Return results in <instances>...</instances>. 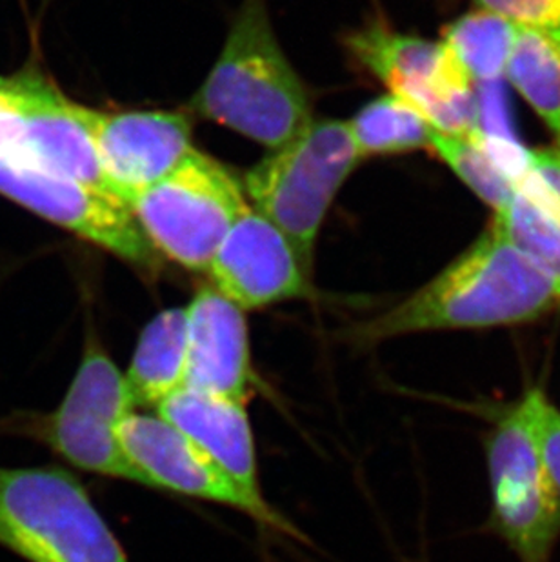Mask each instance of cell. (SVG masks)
<instances>
[{
	"instance_id": "obj_1",
	"label": "cell",
	"mask_w": 560,
	"mask_h": 562,
	"mask_svg": "<svg viewBox=\"0 0 560 562\" xmlns=\"http://www.w3.org/2000/svg\"><path fill=\"white\" fill-rule=\"evenodd\" d=\"M560 306V290L545 271L492 226L439 276L381 315L355 324L349 342L362 348L402 335L517 326Z\"/></svg>"
},
{
	"instance_id": "obj_2",
	"label": "cell",
	"mask_w": 560,
	"mask_h": 562,
	"mask_svg": "<svg viewBox=\"0 0 560 562\" xmlns=\"http://www.w3.org/2000/svg\"><path fill=\"white\" fill-rule=\"evenodd\" d=\"M191 112L276 149L312 121L306 86L280 48L266 0H244Z\"/></svg>"
},
{
	"instance_id": "obj_3",
	"label": "cell",
	"mask_w": 560,
	"mask_h": 562,
	"mask_svg": "<svg viewBox=\"0 0 560 562\" xmlns=\"http://www.w3.org/2000/svg\"><path fill=\"white\" fill-rule=\"evenodd\" d=\"M0 547L27 562H132L85 484L58 467H0Z\"/></svg>"
},
{
	"instance_id": "obj_4",
	"label": "cell",
	"mask_w": 560,
	"mask_h": 562,
	"mask_svg": "<svg viewBox=\"0 0 560 562\" xmlns=\"http://www.w3.org/2000/svg\"><path fill=\"white\" fill-rule=\"evenodd\" d=\"M359 162L346 121L312 117L295 137L249 168L244 193L313 270L324 218Z\"/></svg>"
},
{
	"instance_id": "obj_5",
	"label": "cell",
	"mask_w": 560,
	"mask_h": 562,
	"mask_svg": "<svg viewBox=\"0 0 560 562\" xmlns=\"http://www.w3.org/2000/svg\"><path fill=\"white\" fill-rule=\"evenodd\" d=\"M155 251L186 270L208 271L233 224L248 210L243 184L193 149L163 181L127 201Z\"/></svg>"
},
{
	"instance_id": "obj_6",
	"label": "cell",
	"mask_w": 560,
	"mask_h": 562,
	"mask_svg": "<svg viewBox=\"0 0 560 562\" xmlns=\"http://www.w3.org/2000/svg\"><path fill=\"white\" fill-rule=\"evenodd\" d=\"M132 412L124 373L101 340L88 331L79 368L63 401L52 414L33 423V434L77 470L143 484L119 440V425Z\"/></svg>"
},
{
	"instance_id": "obj_7",
	"label": "cell",
	"mask_w": 560,
	"mask_h": 562,
	"mask_svg": "<svg viewBox=\"0 0 560 562\" xmlns=\"http://www.w3.org/2000/svg\"><path fill=\"white\" fill-rule=\"evenodd\" d=\"M486 437L492 526L520 562H550L560 537V494L517 403Z\"/></svg>"
},
{
	"instance_id": "obj_8",
	"label": "cell",
	"mask_w": 560,
	"mask_h": 562,
	"mask_svg": "<svg viewBox=\"0 0 560 562\" xmlns=\"http://www.w3.org/2000/svg\"><path fill=\"white\" fill-rule=\"evenodd\" d=\"M346 46L368 74L415 108L437 132H475V82L443 41L434 43L376 24L349 33Z\"/></svg>"
},
{
	"instance_id": "obj_9",
	"label": "cell",
	"mask_w": 560,
	"mask_h": 562,
	"mask_svg": "<svg viewBox=\"0 0 560 562\" xmlns=\"http://www.w3.org/2000/svg\"><path fill=\"white\" fill-rule=\"evenodd\" d=\"M0 195L135 268H159L160 255L126 202L112 193L0 157Z\"/></svg>"
},
{
	"instance_id": "obj_10",
	"label": "cell",
	"mask_w": 560,
	"mask_h": 562,
	"mask_svg": "<svg viewBox=\"0 0 560 562\" xmlns=\"http://www.w3.org/2000/svg\"><path fill=\"white\" fill-rule=\"evenodd\" d=\"M119 440L127 461L143 479V486L223 504L266 528L299 536L295 526L266 497L259 499L244 492L159 414L137 409L127 414L119 425Z\"/></svg>"
},
{
	"instance_id": "obj_11",
	"label": "cell",
	"mask_w": 560,
	"mask_h": 562,
	"mask_svg": "<svg viewBox=\"0 0 560 562\" xmlns=\"http://www.w3.org/2000/svg\"><path fill=\"white\" fill-rule=\"evenodd\" d=\"M312 271L276 224L249 206L219 246L208 276L246 312L312 297Z\"/></svg>"
},
{
	"instance_id": "obj_12",
	"label": "cell",
	"mask_w": 560,
	"mask_h": 562,
	"mask_svg": "<svg viewBox=\"0 0 560 562\" xmlns=\"http://www.w3.org/2000/svg\"><path fill=\"white\" fill-rule=\"evenodd\" d=\"M97 159L121 201L163 181L193 151L191 121L177 112H97L85 106Z\"/></svg>"
},
{
	"instance_id": "obj_13",
	"label": "cell",
	"mask_w": 560,
	"mask_h": 562,
	"mask_svg": "<svg viewBox=\"0 0 560 562\" xmlns=\"http://www.w3.org/2000/svg\"><path fill=\"white\" fill-rule=\"evenodd\" d=\"M16 79L21 127L15 149L0 157H11L52 176L115 195L97 159L86 126L85 106L68 99L33 69L16 74Z\"/></svg>"
},
{
	"instance_id": "obj_14",
	"label": "cell",
	"mask_w": 560,
	"mask_h": 562,
	"mask_svg": "<svg viewBox=\"0 0 560 562\" xmlns=\"http://www.w3.org/2000/svg\"><path fill=\"white\" fill-rule=\"evenodd\" d=\"M186 387L248 401L255 382L244 310L212 284L186 306Z\"/></svg>"
},
{
	"instance_id": "obj_15",
	"label": "cell",
	"mask_w": 560,
	"mask_h": 562,
	"mask_svg": "<svg viewBox=\"0 0 560 562\" xmlns=\"http://www.w3.org/2000/svg\"><path fill=\"white\" fill-rule=\"evenodd\" d=\"M157 414L190 439L244 492L265 499L246 401L184 386L169 395Z\"/></svg>"
},
{
	"instance_id": "obj_16",
	"label": "cell",
	"mask_w": 560,
	"mask_h": 562,
	"mask_svg": "<svg viewBox=\"0 0 560 562\" xmlns=\"http://www.w3.org/2000/svg\"><path fill=\"white\" fill-rule=\"evenodd\" d=\"M429 149L495 212L513 195L528 168L529 149L512 137L432 133Z\"/></svg>"
},
{
	"instance_id": "obj_17",
	"label": "cell",
	"mask_w": 560,
	"mask_h": 562,
	"mask_svg": "<svg viewBox=\"0 0 560 562\" xmlns=\"http://www.w3.org/2000/svg\"><path fill=\"white\" fill-rule=\"evenodd\" d=\"M133 408H159L186 384V310L157 313L138 335L124 372Z\"/></svg>"
},
{
	"instance_id": "obj_18",
	"label": "cell",
	"mask_w": 560,
	"mask_h": 562,
	"mask_svg": "<svg viewBox=\"0 0 560 562\" xmlns=\"http://www.w3.org/2000/svg\"><path fill=\"white\" fill-rule=\"evenodd\" d=\"M504 75L560 148V27L517 26Z\"/></svg>"
},
{
	"instance_id": "obj_19",
	"label": "cell",
	"mask_w": 560,
	"mask_h": 562,
	"mask_svg": "<svg viewBox=\"0 0 560 562\" xmlns=\"http://www.w3.org/2000/svg\"><path fill=\"white\" fill-rule=\"evenodd\" d=\"M360 160L429 149L434 127L401 97L388 91L346 121Z\"/></svg>"
},
{
	"instance_id": "obj_20",
	"label": "cell",
	"mask_w": 560,
	"mask_h": 562,
	"mask_svg": "<svg viewBox=\"0 0 560 562\" xmlns=\"http://www.w3.org/2000/svg\"><path fill=\"white\" fill-rule=\"evenodd\" d=\"M515 30L503 16L477 10L449 22L440 41L475 85H493L506 71Z\"/></svg>"
},
{
	"instance_id": "obj_21",
	"label": "cell",
	"mask_w": 560,
	"mask_h": 562,
	"mask_svg": "<svg viewBox=\"0 0 560 562\" xmlns=\"http://www.w3.org/2000/svg\"><path fill=\"white\" fill-rule=\"evenodd\" d=\"M493 224L560 290L559 213L517 184L506 204L495 212Z\"/></svg>"
},
{
	"instance_id": "obj_22",
	"label": "cell",
	"mask_w": 560,
	"mask_h": 562,
	"mask_svg": "<svg viewBox=\"0 0 560 562\" xmlns=\"http://www.w3.org/2000/svg\"><path fill=\"white\" fill-rule=\"evenodd\" d=\"M517 406L524 423L534 434L540 456L560 494V409L553 406L540 387L524 393Z\"/></svg>"
},
{
	"instance_id": "obj_23",
	"label": "cell",
	"mask_w": 560,
	"mask_h": 562,
	"mask_svg": "<svg viewBox=\"0 0 560 562\" xmlns=\"http://www.w3.org/2000/svg\"><path fill=\"white\" fill-rule=\"evenodd\" d=\"M560 215V148L529 149L528 168L517 182Z\"/></svg>"
},
{
	"instance_id": "obj_24",
	"label": "cell",
	"mask_w": 560,
	"mask_h": 562,
	"mask_svg": "<svg viewBox=\"0 0 560 562\" xmlns=\"http://www.w3.org/2000/svg\"><path fill=\"white\" fill-rule=\"evenodd\" d=\"M477 10L503 16L515 26L560 27V0H471Z\"/></svg>"
},
{
	"instance_id": "obj_25",
	"label": "cell",
	"mask_w": 560,
	"mask_h": 562,
	"mask_svg": "<svg viewBox=\"0 0 560 562\" xmlns=\"http://www.w3.org/2000/svg\"><path fill=\"white\" fill-rule=\"evenodd\" d=\"M2 80H4V75H0V85H2Z\"/></svg>"
}]
</instances>
